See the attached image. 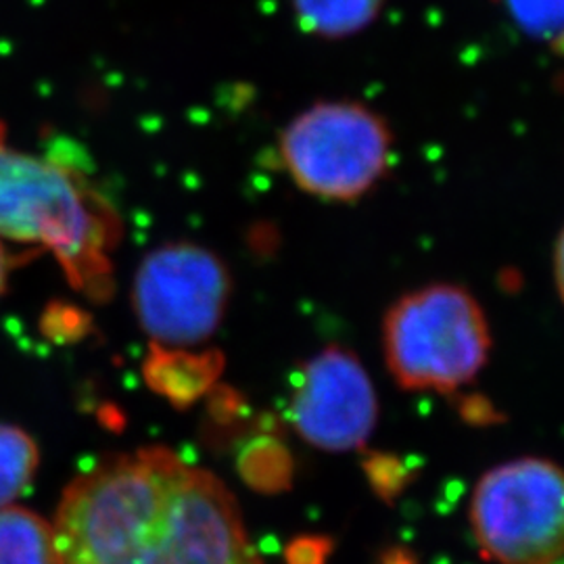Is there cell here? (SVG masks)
Instances as JSON below:
<instances>
[{
    "instance_id": "cell-1",
    "label": "cell",
    "mask_w": 564,
    "mask_h": 564,
    "mask_svg": "<svg viewBox=\"0 0 564 564\" xmlns=\"http://www.w3.org/2000/svg\"><path fill=\"white\" fill-rule=\"evenodd\" d=\"M53 531L63 564H256L232 494L163 447L80 475Z\"/></svg>"
},
{
    "instance_id": "cell-2",
    "label": "cell",
    "mask_w": 564,
    "mask_h": 564,
    "mask_svg": "<svg viewBox=\"0 0 564 564\" xmlns=\"http://www.w3.org/2000/svg\"><path fill=\"white\" fill-rule=\"evenodd\" d=\"M0 237L46 247L74 289L95 302L113 293L109 251L120 220L80 172L23 153L0 132Z\"/></svg>"
},
{
    "instance_id": "cell-3",
    "label": "cell",
    "mask_w": 564,
    "mask_h": 564,
    "mask_svg": "<svg viewBox=\"0 0 564 564\" xmlns=\"http://www.w3.org/2000/svg\"><path fill=\"white\" fill-rule=\"evenodd\" d=\"M384 358L405 389L449 393L475 379L489 356V326L470 293L452 284L414 291L383 326Z\"/></svg>"
},
{
    "instance_id": "cell-4",
    "label": "cell",
    "mask_w": 564,
    "mask_h": 564,
    "mask_svg": "<svg viewBox=\"0 0 564 564\" xmlns=\"http://www.w3.org/2000/svg\"><path fill=\"white\" fill-rule=\"evenodd\" d=\"M391 130L372 109L354 101L312 105L281 137V158L305 193L354 202L383 178L391 160Z\"/></svg>"
},
{
    "instance_id": "cell-5",
    "label": "cell",
    "mask_w": 564,
    "mask_h": 564,
    "mask_svg": "<svg viewBox=\"0 0 564 564\" xmlns=\"http://www.w3.org/2000/svg\"><path fill=\"white\" fill-rule=\"evenodd\" d=\"M563 502V475L550 460L521 458L489 470L470 505L481 554L500 564L558 563Z\"/></svg>"
},
{
    "instance_id": "cell-6",
    "label": "cell",
    "mask_w": 564,
    "mask_h": 564,
    "mask_svg": "<svg viewBox=\"0 0 564 564\" xmlns=\"http://www.w3.org/2000/svg\"><path fill=\"white\" fill-rule=\"evenodd\" d=\"M230 276L218 256L174 242L144 258L134 281V312L144 333L163 347L202 343L220 326Z\"/></svg>"
},
{
    "instance_id": "cell-7",
    "label": "cell",
    "mask_w": 564,
    "mask_h": 564,
    "mask_svg": "<svg viewBox=\"0 0 564 564\" xmlns=\"http://www.w3.org/2000/svg\"><path fill=\"white\" fill-rule=\"evenodd\" d=\"M379 419V403L360 360L328 347L310 360L293 400V423L307 444L326 452L360 449Z\"/></svg>"
},
{
    "instance_id": "cell-8",
    "label": "cell",
    "mask_w": 564,
    "mask_h": 564,
    "mask_svg": "<svg viewBox=\"0 0 564 564\" xmlns=\"http://www.w3.org/2000/svg\"><path fill=\"white\" fill-rule=\"evenodd\" d=\"M223 368L220 351L193 354L151 343V354L144 362V379L167 402L186 408L214 387Z\"/></svg>"
},
{
    "instance_id": "cell-9",
    "label": "cell",
    "mask_w": 564,
    "mask_h": 564,
    "mask_svg": "<svg viewBox=\"0 0 564 564\" xmlns=\"http://www.w3.org/2000/svg\"><path fill=\"white\" fill-rule=\"evenodd\" d=\"M0 564H63L53 523L25 508H0Z\"/></svg>"
},
{
    "instance_id": "cell-10",
    "label": "cell",
    "mask_w": 564,
    "mask_h": 564,
    "mask_svg": "<svg viewBox=\"0 0 564 564\" xmlns=\"http://www.w3.org/2000/svg\"><path fill=\"white\" fill-rule=\"evenodd\" d=\"M303 32L321 39H345L379 18L384 0H291Z\"/></svg>"
},
{
    "instance_id": "cell-11",
    "label": "cell",
    "mask_w": 564,
    "mask_h": 564,
    "mask_svg": "<svg viewBox=\"0 0 564 564\" xmlns=\"http://www.w3.org/2000/svg\"><path fill=\"white\" fill-rule=\"evenodd\" d=\"M39 466V447L18 426L0 424V508L18 500Z\"/></svg>"
},
{
    "instance_id": "cell-12",
    "label": "cell",
    "mask_w": 564,
    "mask_h": 564,
    "mask_svg": "<svg viewBox=\"0 0 564 564\" xmlns=\"http://www.w3.org/2000/svg\"><path fill=\"white\" fill-rule=\"evenodd\" d=\"M239 466L245 481L262 491H281L291 484V458L274 440H258L249 445Z\"/></svg>"
},
{
    "instance_id": "cell-13",
    "label": "cell",
    "mask_w": 564,
    "mask_h": 564,
    "mask_svg": "<svg viewBox=\"0 0 564 564\" xmlns=\"http://www.w3.org/2000/svg\"><path fill=\"white\" fill-rule=\"evenodd\" d=\"M517 28L533 41L561 46L563 0H502Z\"/></svg>"
},
{
    "instance_id": "cell-14",
    "label": "cell",
    "mask_w": 564,
    "mask_h": 564,
    "mask_svg": "<svg viewBox=\"0 0 564 564\" xmlns=\"http://www.w3.org/2000/svg\"><path fill=\"white\" fill-rule=\"evenodd\" d=\"M364 470L375 491L387 502H391L410 479L408 468L389 454H372L364 464Z\"/></svg>"
},
{
    "instance_id": "cell-15",
    "label": "cell",
    "mask_w": 564,
    "mask_h": 564,
    "mask_svg": "<svg viewBox=\"0 0 564 564\" xmlns=\"http://www.w3.org/2000/svg\"><path fill=\"white\" fill-rule=\"evenodd\" d=\"M330 552L326 538H297L286 547L289 564H324Z\"/></svg>"
},
{
    "instance_id": "cell-16",
    "label": "cell",
    "mask_w": 564,
    "mask_h": 564,
    "mask_svg": "<svg viewBox=\"0 0 564 564\" xmlns=\"http://www.w3.org/2000/svg\"><path fill=\"white\" fill-rule=\"evenodd\" d=\"M466 405L475 408V412L464 414L468 421H477V423H489V421H496V414H494L491 405L485 402V400H466Z\"/></svg>"
},
{
    "instance_id": "cell-17",
    "label": "cell",
    "mask_w": 564,
    "mask_h": 564,
    "mask_svg": "<svg viewBox=\"0 0 564 564\" xmlns=\"http://www.w3.org/2000/svg\"><path fill=\"white\" fill-rule=\"evenodd\" d=\"M554 274H556V289L563 293V237H558L554 249Z\"/></svg>"
},
{
    "instance_id": "cell-18",
    "label": "cell",
    "mask_w": 564,
    "mask_h": 564,
    "mask_svg": "<svg viewBox=\"0 0 564 564\" xmlns=\"http://www.w3.org/2000/svg\"><path fill=\"white\" fill-rule=\"evenodd\" d=\"M9 268H11V258H9L7 249H4V245L0 242V293H2L4 284H7V274H9Z\"/></svg>"
},
{
    "instance_id": "cell-19",
    "label": "cell",
    "mask_w": 564,
    "mask_h": 564,
    "mask_svg": "<svg viewBox=\"0 0 564 564\" xmlns=\"http://www.w3.org/2000/svg\"><path fill=\"white\" fill-rule=\"evenodd\" d=\"M383 564H414V561L403 550H393L391 554L384 556Z\"/></svg>"
},
{
    "instance_id": "cell-20",
    "label": "cell",
    "mask_w": 564,
    "mask_h": 564,
    "mask_svg": "<svg viewBox=\"0 0 564 564\" xmlns=\"http://www.w3.org/2000/svg\"><path fill=\"white\" fill-rule=\"evenodd\" d=\"M554 564H561V563H554Z\"/></svg>"
}]
</instances>
